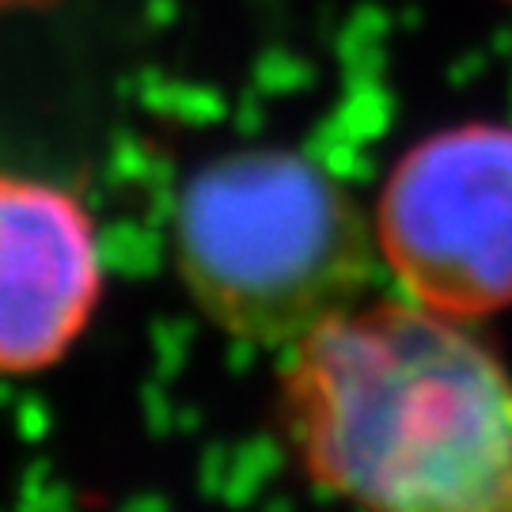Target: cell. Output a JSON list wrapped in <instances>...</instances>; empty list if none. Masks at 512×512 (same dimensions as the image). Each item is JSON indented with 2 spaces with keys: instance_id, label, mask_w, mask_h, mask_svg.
<instances>
[{
  "instance_id": "cell-1",
  "label": "cell",
  "mask_w": 512,
  "mask_h": 512,
  "mask_svg": "<svg viewBox=\"0 0 512 512\" xmlns=\"http://www.w3.org/2000/svg\"><path fill=\"white\" fill-rule=\"evenodd\" d=\"M274 421L346 512H512V368L471 319L349 304L281 349Z\"/></svg>"
},
{
  "instance_id": "cell-2",
  "label": "cell",
  "mask_w": 512,
  "mask_h": 512,
  "mask_svg": "<svg viewBox=\"0 0 512 512\" xmlns=\"http://www.w3.org/2000/svg\"><path fill=\"white\" fill-rule=\"evenodd\" d=\"M171 251L205 323L258 349H289L365 300L380 266L372 209L327 164L277 145L194 167L175 198Z\"/></svg>"
},
{
  "instance_id": "cell-3",
  "label": "cell",
  "mask_w": 512,
  "mask_h": 512,
  "mask_svg": "<svg viewBox=\"0 0 512 512\" xmlns=\"http://www.w3.org/2000/svg\"><path fill=\"white\" fill-rule=\"evenodd\" d=\"M372 236L410 300L471 323L512 311V122H456L403 148Z\"/></svg>"
},
{
  "instance_id": "cell-4",
  "label": "cell",
  "mask_w": 512,
  "mask_h": 512,
  "mask_svg": "<svg viewBox=\"0 0 512 512\" xmlns=\"http://www.w3.org/2000/svg\"><path fill=\"white\" fill-rule=\"evenodd\" d=\"M107 258L73 190L0 171V376L54 368L92 327Z\"/></svg>"
},
{
  "instance_id": "cell-5",
  "label": "cell",
  "mask_w": 512,
  "mask_h": 512,
  "mask_svg": "<svg viewBox=\"0 0 512 512\" xmlns=\"http://www.w3.org/2000/svg\"><path fill=\"white\" fill-rule=\"evenodd\" d=\"M8 4H35V0H0V8H8Z\"/></svg>"
},
{
  "instance_id": "cell-6",
  "label": "cell",
  "mask_w": 512,
  "mask_h": 512,
  "mask_svg": "<svg viewBox=\"0 0 512 512\" xmlns=\"http://www.w3.org/2000/svg\"><path fill=\"white\" fill-rule=\"evenodd\" d=\"M505 4H512V0H505Z\"/></svg>"
}]
</instances>
